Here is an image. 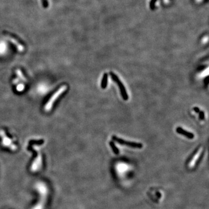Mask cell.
Instances as JSON below:
<instances>
[{
    "instance_id": "6da1fadb",
    "label": "cell",
    "mask_w": 209,
    "mask_h": 209,
    "mask_svg": "<svg viewBox=\"0 0 209 209\" xmlns=\"http://www.w3.org/2000/svg\"><path fill=\"white\" fill-rule=\"evenodd\" d=\"M36 189L40 194V201L32 209H44L48 195V189L44 182H38L36 185Z\"/></svg>"
},
{
    "instance_id": "7a4b0ae2",
    "label": "cell",
    "mask_w": 209,
    "mask_h": 209,
    "mask_svg": "<svg viewBox=\"0 0 209 209\" xmlns=\"http://www.w3.org/2000/svg\"><path fill=\"white\" fill-rule=\"evenodd\" d=\"M68 88L67 85H64L62 86H61L50 98V99L48 100V101L47 102V103L45 104V107H44V109L46 112H49L50 111L53 106L54 103H55V102L58 99V98L65 92L66 91Z\"/></svg>"
},
{
    "instance_id": "3957f363",
    "label": "cell",
    "mask_w": 209,
    "mask_h": 209,
    "mask_svg": "<svg viewBox=\"0 0 209 209\" xmlns=\"http://www.w3.org/2000/svg\"><path fill=\"white\" fill-rule=\"evenodd\" d=\"M33 148L37 151V156L32 163L30 170L32 172L36 173L37 171H38L43 166V156L40 152V148L39 146L34 145Z\"/></svg>"
},
{
    "instance_id": "277c9868",
    "label": "cell",
    "mask_w": 209,
    "mask_h": 209,
    "mask_svg": "<svg viewBox=\"0 0 209 209\" xmlns=\"http://www.w3.org/2000/svg\"><path fill=\"white\" fill-rule=\"evenodd\" d=\"M110 75L112 78L113 79V80L117 84V85H118V87L119 88L120 91V94H121L123 99L124 101H127L128 99H129V95L127 94V91H126V88L124 87L123 82L120 81V80L119 79L118 76L116 74H115L113 72L110 71Z\"/></svg>"
},
{
    "instance_id": "5b68a950",
    "label": "cell",
    "mask_w": 209,
    "mask_h": 209,
    "mask_svg": "<svg viewBox=\"0 0 209 209\" xmlns=\"http://www.w3.org/2000/svg\"><path fill=\"white\" fill-rule=\"evenodd\" d=\"M0 136L2 138V145L9 148L12 150H16L17 146L13 143V140L8 138L3 130H0Z\"/></svg>"
},
{
    "instance_id": "8992f818",
    "label": "cell",
    "mask_w": 209,
    "mask_h": 209,
    "mask_svg": "<svg viewBox=\"0 0 209 209\" xmlns=\"http://www.w3.org/2000/svg\"><path fill=\"white\" fill-rule=\"evenodd\" d=\"M112 139L120 145H125V146H127L129 147H133V148H138V149H140L143 147V145L141 143L124 140V139L120 138L116 136H113Z\"/></svg>"
},
{
    "instance_id": "52a82bcc",
    "label": "cell",
    "mask_w": 209,
    "mask_h": 209,
    "mask_svg": "<svg viewBox=\"0 0 209 209\" xmlns=\"http://www.w3.org/2000/svg\"><path fill=\"white\" fill-rule=\"evenodd\" d=\"M202 150H203L202 148L199 147L196 150L194 154L192 156L188 163V166L189 168H193L195 166V165L198 163V161L200 160V159L202 158L203 154Z\"/></svg>"
},
{
    "instance_id": "ba28073f",
    "label": "cell",
    "mask_w": 209,
    "mask_h": 209,
    "mask_svg": "<svg viewBox=\"0 0 209 209\" xmlns=\"http://www.w3.org/2000/svg\"><path fill=\"white\" fill-rule=\"evenodd\" d=\"M7 38L13 44L16 46V47L17 48V50L20 52H22L24 51V47L23 45H22L15 38H14L13 37H12V36L9 35V34H7Z\"/></svg>"
},
{
    "instance_id": "9c48e42d",
    "label": "cell",
    "mask_w": 209,
    "mask_h": 209,
    "mask_svg": "<svg viewBox=\"0 0 209 209\" xmlns=\"http://www.w3.org/2000/svg\"><path fill=\"white\" fill-rule=\"evenodd\" d=\"M176 132L180 134H181V135L186 137L187 138H188L189 139H193L195 137L194 134L193 133L188 132L180 127H178L176 129Z\"/></svg>"
},
{
    "instance_id": "30bf717a",
    "label": "cell",
    "mask_w": 209,
    "mask_h": 209,
    "mask_svg": "<svg viewBox=\"0 0 209 209\" xmlns=\"http://www.w3.org/2000/svg\"><path fill=\"white\" fill-rule=\"evenodd\" d=\"M108 74L105 73L102 77V80L101 81V87L102 89H105L108 85Z\"/></svg>"
},
{
    "instance_id": "8fae6325",
    "label": "cell",
    "mask_w": 209,
    "mask_h": 209,
    "mask_svg": "<svg viewBox=\"0 0 209 209\" xmlns=\"http://www.w3.org/2000/svg\"><path fill=\"white\" fill-rule=\"evenodd\" d=\"M16 73L17 75V77L20 79L22 80V81H24V82H27V80H26V78L24 77V75L23 74L22 71L20 69H17L16 70Z\"/></svg>"
},
{
    "instance_id": "7c38bea8",
    "label": "cell",
    "mask_w": 209,
    "mask_h": 209,
    "mask_svg": "<svg viewBox=\"0 0 209 209\" xmlns=\"http://www.w3.org/2000/svg\"><path fill=\"white\" fill-rule=\"evenodd\" d=\"M109 145H110L111 148L112 149V150L114 152V153L115 154H118L119 153V150L118 149L117 146L115 145V143L113 142H112V141H110L109 142Z\"/></svg>"
},
{
    "instance_id": "4fadbf2b",
    "label": "cell",
    "mask_w": 209,
    "mask_h": 209,
    "mask_svg": "<svg viewBox=\"0 0 209 209\" xmlns=\"http://www.w3.org/2000/svg\"><path fill=\"white\" fill-rule=\"evenodd\" d=\"M199 119L202 120H204L205 119V113L203 111H200L199 112Z\"/></svg>"
},
{
    "instance_id": "5bb4252c",
    "label": "cell",
    "mask_w": 209,
    "mask_h": 209,
    "mask_svg": "<svg viewBox=\"0 0 209 209\" xmlns=\"http://www.w3.org/2000/svg\"><path fill=\"white\" fill-rule=\"evenodd\" d=\"M208 73H209V69H208V68H207L205 70H204L203 72H202V73H201V76H205V75H208Z\"/></svg>"
},
{
    "instance_id": "9a60e30c",
    "label": "cell",
    "mask_w": 209,
    "mask_h": 209,
    "mask_svg": "<svg viewBox=\"0 0 209 209\" xmlns=\"http://www.w3.org/2000/svg\"><path fill=\"white\" fill-rule=\"evenodd\" d=\"M23 89H24V85H19V86H17V91H22Z\"/></svg>"
},
{
    "instance_id": "2e32d148",
    "label": "cell",
    "mask_w": 209,
    "mask_h": 209,
    "mask_svg": "<svg viewBox=\"0 0 209 209\" xmlns=\"http://www.w3.org/2000/svg\"><path fill=\"white\" fill-rule=\"evenodd\" d=\"M194 111H195L196 113H199V112H200L199 108H197V107H195V108H194Z\"/></svg>"
},
{
    "instance_id": "e0dca14e",
    "label": "cell",
    "mask_w": 209,
    "mask_h": 209,
    "mask_svg": "<svg viewBox=\"0 0 209 209\" xmlns=\"http://www.w3.org/2000/svg\"><path fill=\"white\" fill-rule=\"evenodd\" d=\"M17 82H19V79H18V78H16V79L13 81V83H14V84H16Z\"/></svg>"
}]
</instances>
